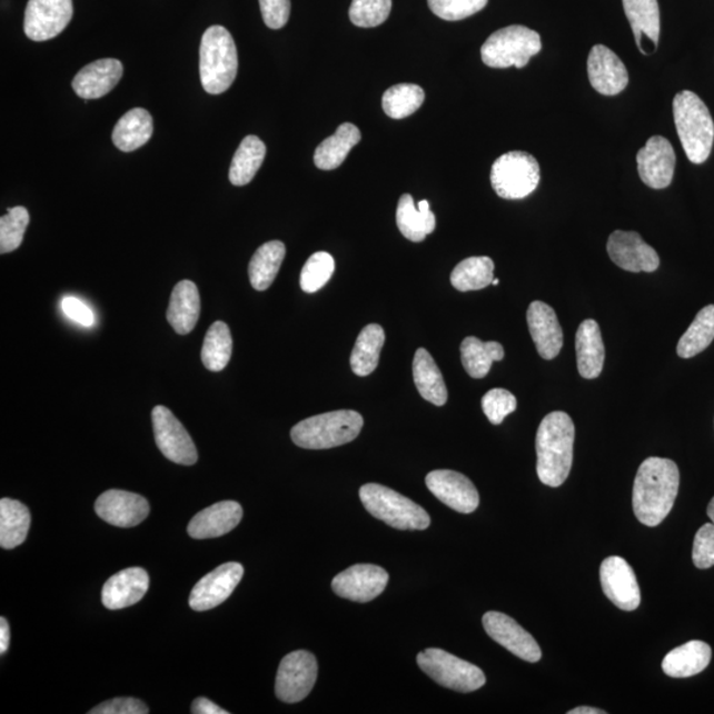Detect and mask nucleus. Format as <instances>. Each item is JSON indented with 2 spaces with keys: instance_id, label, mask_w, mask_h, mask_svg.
Masks as SVG:
<instances>
[{
  "instance_id": "f257e3e1",
  "label": "nucleus",
  "mask_w": 714,
  "mask_h": 714,
  "mask_svg": "<svg viewBox=\"0 0 714 714\" xmlns=\"http://www.w3.org/2000/svg\"><path fill=\"white\" fill-rule=\"evenodd\" d=\"M681 473L674 460L651 457L643 462L633 488L636 519L647 527L663 523L674 508Z\"/></svg>"
},
{
  "instance_id": "f03ea898",
  "label": "nucleus",
  "mask_w": 714,
  "mask_h": 714,
  "mask_svg": "<svg viewBox=\"0 0 714 714\" xmlns=\"http://www.w3.org/2000/svg\"><path fill=\"white\" fill-rule=\"evenodd\" d=\"M576 429L569 415L553 411L538 426L536 436L537 475L545 486L559 487L568 479L573 464Z\"/></svg>"
},
{
  "instance_id": "7ed1b4c3",
  "label": "nucleus",
  "mask_w": 714,
  "mask_h": 714,
  "mask_svg": "<svg viewBox=\"0 0 714 714\" xmlns=\"http://www.w3.org/2000/svg\"><path fill=\"white\" fill-rule=\"evenodd\" d=\"M677 136L692 163L702 165L710 158L714 142L711 111L697 95L683 90L674 98Z\"/></svg>"
},
{
  "instance_id": "20e7f679",
  "label": "nucleus",
  "mask_w": 714,
  "mask_h": 714,
  "mask_svg": "<svg viewBox=\"0 0 714 714\" xmlns=\"http://www.w3.org/2000/svg\"><path fill=\"white\" fill-rule=\"evenodd\" d=\"M238 71V54L232 34L222 26H212L202 34L200 80L209 95H221L232 87Z\"/></svg>"
},
{
  "instance_id": "39448f33",
  "label": "nucleus",
  "mask_w": 714,
  "mask_h": 714,
  "mask_svg": "<svg viewBox=\"0 0 714 714\" xmlns=\"http://www.w3.org/2000/svg\"><path fill=\"white\" fill-rule=\"evenodd\" d=\"M364 419L355 410H336L304 419L291 429L292 443L303 449H333L353 443Z\"/></svg>"
},
{
  "instance_id": "423d86ee",
  "label": "nucleus",
  "mask_w": 714,
  "mask_h": 714,
  "mask_svg": "<svg viewBox=\"0 0 714 714\" xmlns=\"http://www.w3.org/2000/svg\"><path fill=\"white\" fill-rule=\"evenodd\" d=\"M360 500L368 513L400 530H424L429 528L430 516L426 510L404 495L388 487L369 483L360 488Z\"/></svg>"
},
{
  "instance_id": "0eeeda50",
  "label": "nucleus",
  "mask_w": 714,
  "mask_h": 714,
  "mask_svg": "<svg viewBox=\"0 0 714 714\" xmlns=\"http://www.w3.org/2000/svg\"><path fill=\"white\" fill-rule=\"evenodd\" d=\"M542 38L524 26H509L496 31L482 46V60L489 68H524L542 51Z\"/></svg>"
},
{
  "instance_id": "6e6552de",
  "label": "nucleus",
  "mask_w": 714,
  "mask_h": 714,
  "mask_svg": "<svg viewBox=\"0 0 714 714\" xmlns=\"http://www.w3.org/2000/svg\"><path fill=\"white\" fill-rule=\"evenodd\" d=\"M541 184V166L528 152L510 151L495 160L492 185L502 199L527 198Z\"/></svg>"
},
{
  "instance_id": "1a4fd4ad",
  "label": "nucleus",
  "mask_w": 714,
  "mask_h": 714,
  "mask_svg": "<svg viewBox=\"0 0 714 714\" xmlns=\"http://www.w3.org/2000/svg\"><path fill=\"white\" fill-rule=\"evenodd\" d=\"M417 663L426 675L445 688L468 693L486 684V675L479 667L440 648L423 651L417 656Z\"/></svg>"
},
{
  "instance_id": "9d476101",
  "label": "nucleus",
  "mask_w": 714,
  "mask_h": 714,
  "mask_svg": "<svg viewBox=\"0 0 714 714\" xmlns=\"http://www.w3.org/2000/svg\"><path fill=\"white\" fill-rule=\"evenodd\" d=\"M318 677V662L309 651H294L279 664L276 695L284 703H299L309 696Z\"/></svg>"
},
{
  "instance_id": "9b49d317",
  "label": "nucleus",
  "mask_w": 714,
  "mask_h": 714,
  "mask_svg": "<svg viewBox=\"0 0 714 714\" xmlns=\"http://www.w3.org/2000/svg\"><path fill=\"white\" fill-rule=\"evenodd\" d=\"M152 428L157 446L173 464L192 466L198 462V450L194 440L179 419L166 406L158 405L152 410Z\"/></svg>"
},
{
  "instance_id": "f8f14e48",
  "label": "nucleus",
  "mask_w": 714,
  "mask_h": 714,
  "mask_svg": "<svg viewBox=\"0 0 714 714\" xmlns=\"http://www.w3.org/2000/svg\"><path fill=\"white\" fill-rule=\"evenodd\" d=\"M72 17V0H28L24 33L33 41L51 40L66 30Z\"/></svg>"
},
{
  "instance_id": "ddd939ff",
  "label": "nucleus",
  "mask_w": 714,
  "mask_h": 714,
  "mask_svg": "<svg viewBox=\"0 0 714 714\" xmlns=\"http://www.w3.org/2000/svg\"><path fill=\"white\" fill-rule=\"evenodd\" d=\"M602 589L623 612H634L641 605V589L634 569L625 558L607 557L601 565Z\"/></svg>"
},
{
  "instance_id": "4468645a",
  "label": "nucleus",
  "mask_w": 714,
  "mask_h": 714,
  "mask_svg": "<svg viewBox=\"0 0 714 714\" xmlns=\"http://www.w3.org/2000/svg\"><path fill=\"white\" fill-rule=\"evenodd\" d=\"M244 576L241 564L228 563L219 566L195 585L190 606L195 612H207L224 604L235 592Z\"/></svg>"
},
{
  "instance_id": "2eb2a0df",
  "label": "nucleus",
  "mask_w": 714,
  "mask_h": 714,
  "mask_svg": "<svg viewBox=\"0 0 714 714\" xmlns=\"http://www.w3.org/2000/svg\"><path fill=\"white\" fill-rule=\"evenodd\" d=\"M483 627L492 638L507 648L509 653L529 663L542 660V649L528 632L508 615L488 612L483 617Z\"/></svg>"
},
{
  "instance_id": "dca6fc26",
  "label": "nucleus",
  "mask_w": 714,
  "mask_h": 714,
  "mask_svg": "<svg viewBox=\"0 0 714 714\" xmlns=\"http://www.w3.org/2000/svg\"><path fill=\"white\" fill-rule=\"evenodd\" d=\"M389 581L388 572L370 564L354 565L333 579V591L341 598L369 602L379 597Z\"/></svg>"
},
{
  "instance_id": "f3484780",
  "label": "nucleus",
  "mask_w": 714,
  "mask_h": 714,
  "mask_svg": "<svg viewBox=\"0 0 714 714\" xmlns=\"http://www.w3.org/2000/svg\"><path fill=\"white\" fill-rule=\"evenodd\" d=\"M639 177L644 185L663 190L672 184L676 167V153L668 139L655 136L636 156Z\"/></svg>"
},
{
  "instance_id": "a211bd4d",
  "label": "nucleus",
  "mask_w": 714,
  "mask_h": 714,
  "mask_svg": "<svg viewBox=\"0 0 714 714\" xmlns=\"http://www.w3.org/2000/svg\"><path fill=\"white\" fill-rule=\"evenodd\" d=\"M607 254L621 269L632 272H653L661 265L656 250L644 242L639 234L615 230L608 237Z\"/></svg>"
},
{
  "instance_id": "6ab92c4d",
  "label": "nucleus",
  "mask_w": 714,
  "mask_h": 714,
  "mask_svg": "<svg viewBox=\"0 0 714 714\" xmlns=\"http://www.w3.org/2000/svg\"><path fill=\"white\" fill-rule=\"evenodd\" d=\"M426 486L436 498L460 514H472L479 506V493L464 474L436 470L426 476Z\"/></svg>"
},
{
  "instance_id": "aec40b11",
  "label": "nucleus",
  "mask_w": 714,
  "mask_h": 714,
  "mask_svg": "<svg viewBox=\"0 0 714 714\" xmlns=\"http://www.w3.org/2000/svg\"><path fill=\"white\" fill-rule=\"evenodd\" d=\"M96 513L115 527L132 528L150 514V504L143 496L121 489H109L96 502Z\"/></svg>"
},
{
  "instance_id": "412c9836",
  "label": "nucleus",
  "mask_w": 714,
  "mask_h": 714,
  "mask_svg": "<svg viewBox=\"0 0 714 714\" xmlns=\"http://www.w3.org/2000/svg\"><path fill=\"white\" fill-rule=\"evenodd\" d=\"M592 87L604 96H617L628 86V72L611 48L594 46L587 59Z\"/></svg>"
},
{
  "instance_id": "4be33fe9",
  "label": "nucleus",
  "mask_w": 714,
  "mask_h": 714,
  "mask_svg": "<svg viewBox=\"0 0 714 714\" xmlns=\"http://www.w3.org/2000/svg\"><path fill=\"white\" fill-rule=\"evenodd\" d=\"M527 321L538 355L545 360L555 359L564 345L562 326L555 310L549 305L535 300L527 311Z\"/></svg>"
},
{
  "instance_id": "5701e85b",
  "label": "nucleus",
  "mask_w": 714,
  "mask_h": 714,
  "mask_svg": "<svg viewBox=\"0 0 714 714\" xmlns=\"http://www.w3.org/2000/svg\"><path fill=\"white\" fill-rule=\"evenodd\" d=\"M636 46L643 54L656 52L661 37V11L657 0H622Z\"/></svg>"
},
{
  "instance_id": "b1692460",
  "label": "nucleus",
  "mask_w": 714,
  "mask_h": 714,
  "mask_svg": "<svg viewBox=\"0 0 714 714\" xmlns=\"http://www.w3.org/2000/svg\"><path fill=\"white\" fill-rule=\"evenodd\" d=\"M122 75L121 61L117 59L97 60L80 69L72 81V88L76 95L83 100H97V98L109 95L122 79Z\"/></svg>"
},
{
  "instance_id": "393cba45",
  "label": "nucleus",
  "mask_w": 714,
  "mask_h": 714,
  "mask_svg": "<svg viewBox=\"0 0 714 714\" xmlns=\"http://www.w3.org/2000/svg\"><path fill=\"white\" fill-rule=\"evenodd\" d=\"M150 577L142 568H129L115 574L102 589V604L109 611L138 604L149 591Z\"/></svg>"
},
{
  "instance_id": "a878e982",
  "label": "nucleus",
  "mask_w": 714,
  "mask_h": 714,
  "mask_svg": "<svg viewBox=\"0 0 714 714\" xmlns=\"http://www.w3.org/2000/svg\"><path fill=\"white\" fill-rule=\"evenodd\" d=\"M242 519V507L234 500L214 504L202 509L188 524V535L196 541L215 538L229 534Z\"/></svg>"
},
{
  "instance_id": "bb28decb",
  "label": "nucleus",
  "mask_w": 714,
  "mask_h": 714,
  "mask_svg": "<svg viewBox=\"0 0 714 714\" xmlns=\"http://www.w3.org/2000/svg\"><path fill=\"white\" fill-rule=\"evenodd\" d=\"M578 373L584 379H597L604 369L605 346L597 321L586 319L576 334Z\"/></svg>"
},
{
  "instance_id": "cd10ccee",
  "label": "nucleus",
  "mask_w": 714,
  "mask_h": 714,
  "mask_svg": "<svg viewBox=\"0 0 714 714\" xmlns=\"http://www.w3.org/2000/svg\"><path fill=\"white\" fill-rule=\"evenodd\" d=\"M200 317V294L191 281H180L173 287L170 305L167 309V320L175 333L190 334Z\"/></svg>"
},
{
  "instance_id": "c85d7f7f",
  "label": "nucleus",
  "mask_w": 714,
  "mask_h": 714,
  "mask_svg": "<svg viewBox=\"0 0 714 714\" xmlns=\"http://www.w3.org/2000/svg\"><path fill=\"white\" fill-rule=\"evenodd\" d=\"M712 649L702 641H691L672 649L664 657L662 668L670 677L684 678L698 675L710 666Z\"/></svg>"
},
{
  "instance_id": "c756f323",
  "label": "nucleus",
  "mask_w": 714,
  "mask_h": 714,
  "mask_svg": "<svg viewBox=\"0 0 714 714\" xmlns=\"http://www.w3.org/2000/svg\"><path fill=\"white\" fill-rule=\"evenodd\" d=\"M396 221L403 236L413 242L424 241L436 229V216L430 211L429 201H419L416 207L409 194L403 195L398 201Z\"/></svg>"
},
{
  "instance_id": "7c9ffc66",
  "label": "nucleus",
  "mask_w": 714,
  "mask_h": 714,
  "mask_svg": "<svg viewBox=\"0 0 714 714\" xmlns=\"http://www.w3.org/2000/svg\"><path fill=\"white\" fill-rule=\"evenodd\" d=\"M361 132L353 123H343L335 135L325 139L314 153L315 166L320 170L331 171L345 162L349 151L360 142Z\"/></svg>"
},
{
  "instance_id": "2f4dec72",
  "label": "nucleus",
  "mask_w": 714,
  "mask_h": 714,
  "mask_svg": "<svg viewBox=\"0 0 714 714\" xmlns=\"http://www.w3.org/2000/svg\"><path fill=\"white\" fill-rule=\"evenodd\" d=\"M152 132L153 122L149 111L142 108L131 109L117 122L113 143L123 152L136 151L150 141Z\"/></svg>"
},
{
  "instance_id": "473e14b6",
  "label": "nucleus",
  "mask_w": 714,
  "mask_h": 714,
  "mask_svg": "<svg viewBox=\"0 0 714 714\" xmlns=\"http://www.w3.org/2000/svg\"><path fill=\"white\" fill-rule=\"evenodd\" d=\"M413 379L419 395L426 401L444 406L447 401V388L443 374L434 361L433 356L425 348H418L413 359Z\"/></svg>"
},
{
  "instance_id": "72a5a7b5",
  "label": "nucleus",
  "mask_w": 714,
  "mask_h": 714,
  "mask_svg": "<svg viewBox=\"0 0 714 714\" xmlns=\"http://www.w3.org/2000/svg\"><path fill=\"white\" fill-rule=\"evenodd\" d=\"M31 515L23 503L0 500V547L13 549L23 544L30 530Z\"/></svg>"
},
{
  "instance_id": "f704fd0d",
  "label": "nucleus",
  "mask_w": 714,
  "mask_h": 714,
  "mask_svg": "<svg viewBox=\"0 0 714 714\" xmlns=\"http://www.w3.org/2000/svg\"><path fill=\"white\" fill-rule=\"evenodd\" d=\"M286 247L281 241H269L258 248L249 264V279L258 291L268 290L281 269Z\"/></svg>"
},
{
  "instance_id": "c9c22d12",
  "label": "nucleus",
  "mask_w": 714,
  "mask_h": 714,
  "mask_svg": "<svg viewBox=\"0 0 714 714\" xmlns=\"http://www.w3.org/2000/svg\"><path fill=\"white\" fill-rule=\"evenodd\" d=\"M460 359L466 373L473 379H483L489 373L494 361L504 357V348L498 341H482L475 336H468L460 345Z\"/></svg>"
},
{
  "instance_id": "e433bc0d",
  "label": "nucleus",
  "mask_w": 714,
  "mask_h": 714,
  "mask_svg": "<svg viewBox=\"0 0 714 714\" xmlns=\"http://www.w3.org/2000/svg\"><path fill=\"white\" fill-rule=\"evenodd\" d=\"M265 156L266 146L260 138L256 136L244 138L230 165V184L237 187L249 185L260 170Z\"/></svg>"
},
{
  "instance_id": "4c0bfd02",
  "label": "nucleus",
  "mask_w": 714,
  "mask_h": 714,
  "mask_svg": "<svg viewBox=\"0 0 714 714\" xmlns=\"http://www.w3.org/2000/svg\"><path fill=\"white\" fill-rule=\"evenodd\" d=\"M385 343V333L379 325H368L357 338L351 354L354 374L366 377L379 366L380 354Z\"/></svg>"
},
{
  "instance_id": "58836bf2",
  "label": "nucleus",
  "mask_w": 714,
  "mask_h": 714,
  "mask_svg": "<svg viewBox=\"0 0 714 714\" xmlns=\"http://www.w3.org/2000/svg\"><path fill=\"white\" fill-rule=\"evenodd\" d=\"M495 264L489 257H470L455 266L452 285L458 291H475L493 285Z\"/></svg>"
},
{
  "instance_id": "ea45409f",
  "label": "nucleus",
  "mask_w": 714,
  "mask_h": 714,
  "mask_svg": "<svg viewBox=\"0 0 714 714\" xmlns=\"http://www.w3.org/2000/svg\"><path fill=\"white\" fill-rule=\"evenodd\" d=\"M234 340L229 327L224 321H215L209 327L201 348V360L212 373H220L228 366L232 356Z\"/></svg>"
},
{
  "instance_id": "a19ab883",
  "label": "nucleus",
  "mask_w": 714,
  "mask_h": 714,
  "mask_svg": "<svg viewBox=\"0 0 714 714\" xmlns=\"http://www.w3.org/2000/svg\"><path fill=\"white\" fill-rule=\"evenodd\" d=\"M714 340V305L704 307L677 345V355L691 359L705 351Z\"/></svg>"
},
{
  "instance_id": "79ce46f5",
  "label": "nucleus",
  "mask_w": 714,
  "mask_h": 714,
  "mask_svg": "<svg viewBox=\"0 0 714 714\" xmlns=\"http://www.w3.org/2000/svg\"><path fill=\"white\" fill-rule=\"evenodd\" d=\"M424 101L425 92L422 87L415 83H398L384 93L383 109L390 118L404 119L415 115Z\"/></svg>"
},
{
  "instance_id": "37998d69",
  "label": "nucleus",
  "mask_w": 714,
  "mask_h": 714,
  "mask_svg": "<svg viewBox=\"0 0 714 714\" xmlns=\"http://www.w3.org/2000/svg\"><path fill=\"white\" fill-rule=\"evenodd\" d=\"M30 214L24 207H13L0 219V254H11L23 242Z\"/></svg>"
},
{
  "instance_id": "c03bdc74",
  "label": "nucleus",
  "mask_w": 714,
  "mask_h": 714,
  "mask_svg": "<svg viewBox=\"0 0 714 714\" xmlns=\"http://www.w3.org/2000/svg\"><path fill=\"white\" fill-rule=\"evenodd\" d=\"M334 271V257L327 251H318L305 264L303 272H300V287L305 292H317L330 281Z\"/></svg>"
},
{
  "instance_id": "a18cd8bd",
  "label": "nucleus",
  "mask_w": 714,
  "mask_h": 714,
  "mask_svg": "<svg viewBox=\"0 0 714 714\" xmlns=\"http://www.w3.org/2000/svg\"><path fill=\"white\" fill-rule=\"evenodd\" d=\"M391 0H353L349 19L361 28L381 26L389 18Z\"/></svg>"
},
{
  "instance_id": "49530a36",
  "label": "nucleus",
  "mask_w": 714,
  "mask_h": 714,
  "mask_svg": "<svg viewBox=\"0 0 714 714\" xmlns=\"http://www.w3.org/2000/svg\"><path fill=\"white\" fill-rule=\"evenodd\" d=\"M428 3L434 16L447 22H458L485 9L488 0H428Z\"/></svg>"
},
{
  "instance_id": "de8ad7c7",
  "label": "nucleus",
  "mask_w": 714,
  "mask_h": 714,
  "mask_svg": "<svg viewBox=\"0 0 714 714\" xmlns=\"http://www.w3.org/2000/svg\"><path fill=\"white\" fill-rule=\"evenodd\" d=\"M482 408L489 423L500 425L504 418L516 410L517 400L507 389L495 388L483 396Z\"/></svg>"
},
{
  "instance_id": "09e8293b",
  "label": "nucleus",
  "mask_w": 714,
  "mask_h": 714,
  "mask_svg": "<svg viewBox=\"0 0 714 714\" xmlns=\"http://www.w3.org/2000/svg\"><path fill=\"white\" fill-rule=\"evenodd\" d=\"M693 564L698 569H710L714 566V524L703 525L697 530L692 551Z\"/></svg>"
},
{
  "instance_id": "8fccbe9b",
  "label": "nucleus",
  "mask_w": 714,
  "mask_h": 714,
  "mask_svg": "<svg viewBox=\"0 0 714 714\" xmlns=\"http://www.w3.org/2000/svg\"><path fill=\"white\" fill-rule=\"evenodd\" d=\"M260 9L265 24L271 30H279L289 22L290 0H260Z\"/></svg>"
},
{
  "instance_id": "3c124183",
  "label": "nucleus",
  "mask_w": 714,
  "mask_h": 714,
  "mask_svg": "<svg viewBox=\"0 0 714 714\" xmlns=\"http://www.w3.org/2000/svg\"><path fill=\"white\" fill-rule=\"evenodd\" d=\"M90 714H147L149 708L141 700L118 697L109 700L89 712Z\"/></svg>"
},
{
  "instance_id": "603ef678",
  "label": "nucleus",
  "mask_w": 714,
  "mask_h": 714,
  "mask_svg": "<svg viewBox=\"0 0 714 714\" xmlns=\"http://www.w3.org/2000/svg\"><path fill=\"white\" fill-rule=\"evenodd\" d=\"M62 311L68 318H71L83 327H90L95 324V315L89 307L81 303L79 298L66 297L61 303Z\"/></svg>"
},
{
  "instance_id": "864d4df0",
  "label": "nucleus",
  "mask_w": 714,
  "mask_h": 714,
  "mask_svg": "<svg viewBox=\"0 0 714 714\" xmlns=\"http://www.w3.org/2000/svg\"><path fill=\"white\" fill-rule=\"evenodd\" d=\"M191 712L194 714H228L229 713L226 710L220 708V706H217L215 703L211 702V700H208L206 697L196 698L195 702L192 703Z\"/></svg>"
},
{
  "instance_id": "5fc2aeb1",
  "label": "nucleus",
  "mask_w": 714,
  "mask_h": 714,
  "mask_svg": "<svg viewBox=\"0 0 714 714\" xmlns=\"http://www.w3.org/2000/svg\"><path fill=\"white\" fill-rule=\"evenodd\" d=\"M10 626L6 618H0V654L4 655L10 646Z\"/></svg>"
},
{
  "instance_id": "6e6d98bb",
  "label": "nucleus",
  "mask_w": 714,
  "mask_h": 714,
  "mask_svg": "<svg viewBox=\"0 0 714 714\" xmlns=\"http://www.w3.org/2000/svg\"><path fill=\"white\" fill-rule=\"evenodd\" d=\"M568 714H606V712L597 708H591V706H579V708L569 711Z\"/></svg>"
},
{
  "instance_id": "4d7b16f0",
  "label": "nucleus",
  "mask_w": 714,
  "mask_h": 714,
  "mask_svg": "<svg viewBox=\"0 0 714 714\" xmlns=\"http://www.w3.org/2000/svg\"><path fill=\"white\" fill-rule=\"evenodd\" d=\"M706 513H708L710 519L714 524V498L711 500L708 509H706Z\"/></svg>"
},
{
  "instance_id": "13d9d810",
  "label": "nucleus",
  "mask_w": 714,
  "mask_h": 714,
  "mask_svg": "<svg viewBox=\"0 0 714 714\" xmlns=\"http://www.w3.org/2000/svg\"><path fill=\"white\" fill-rule=\"evenodd\" d=\"M493 285L494 286H498L499 285V279L498 278H496V279L494 278Z\"/></svg>"
}]
</instances>
